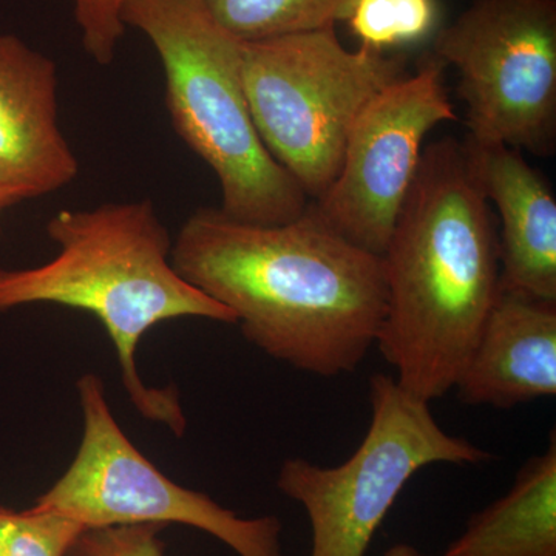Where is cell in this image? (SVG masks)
Wrapping results in <instances>:
<instances>
[{
    "label": "cell",
    "instance_id": "obj_4",
    "mask_svg": "<svg viewBox=\"0 0 556 556\" xmlns=\"http://www.w3.org/2000/svg\"><path fill=\"white\" fill-rule=\"evenodd\" d=\"M124 22L155 47L172 126L218 178L223 214L263 226L302 217L308 197L255 129L243 83V42L201 0H131Z\"/></svg>",
    "mask_w": 556,
    "mask_h": 556
},
{
    "label": "cell",
    "instance_id": "obj_2",
    "mask_svg": "<svg viewBox=\"0 0 556 556\" xmlns=\"http://www.w3.org/2000/svg\"><path fill=\"white\" fill-rule=\"evenodd\" d=\"M497 237L463 142H430L382 255L376 343L399 386L428 404L455 388L500 295Z\"/></svg>",
    "mask_w": 556,
    "mask_h": 556
},
{
    "label": "cell",
    "instance_id": "obj_3",
    "mask_svg": "<svg viewBox=\"0 0 556 556\" xmlns=\"http://www.w3.org/2000/svg\"><path fill=\"white\" fill-rule=\"evenodd\" d=\"M47 233L60 248L56 257L36 268H0V311L53 303L93 314L115 345L139 415L182 437L188 420L177 388L146 386L137 368L139 342L174 318L237 324L236 316L179 276L169 230L150 200L61 211Z\"/></svg>",
    "mask_w": 556,
    "mask_h": 556
},
{
    "label": "cell",
    "instance_id": "obj_9",
    "mask_svg": "<svg viewBox=\"0 0 556 556\" xmlns=\"http://www.w3.org/2000/svg\"><path fill=\"white\" fill-rule=\"evenodd\" d=\"M445 68L430 56L415 75L394 80L365 105L348 137L338 177L313 204L343 239L379 257L415 181L427 135L457 121Z\"/></svg>",
    "mask_w": 556,
    "mask_h": 556
},
{
    "label": "cell",
    "instance_id": "obj_17",
    "mask_svg": "<svg viewBox=\"0 0 556 556\" xmlns=\"http://www.w3.org/2000/svg\"><path fill=\"white\" fill-rule=\"evenodd\" d=\"M131 0H72L73 14L80 30L84 50L100 65L116 56L126 33L124 13Z\"/></svg>",
    "mask_w": 556,
    "mask_h": 556
},
{
    "label": "cell",
    "instance_id": "obj_12",
    "mask_svg": "<svg viewBox=\"0 0 556 556\" xmlns=\"http://www.w3.org/2000/svg\"><path fill=\"white\" fill-rule=\"evenodd\" d=\"M467 405L514 408L556 394V302L501 289L456 386Z\"/></svg>",
    "mask_w": 556,
    "mask_h": 556
},
{
    "label": "cell",
    "instance_id": "obj_6",
    "mask_svg": "<svg viewBox=\"0 0 556 556\" xmlns=\"http://www.w3.org/2000/svg\"><path fill=\"white\" fill-rule=\"evenodd\" d=\"M371 422L356 452L338 467L289 457L277 489L308 514L311 556H365L409 479L431 464L475 466L492 455L444 430L428 402L391 376L369 379Z\"/></svg>",
    "mask_w": 556,
    "mask_h": 556
},
{
    "label": "cell",
    "instance_id": "obj_10",
    "mask_svg": "<svg viewBox=\"0 0 556 556\" xmlns=\"http://www.w3.org/2000/svg\"><path fill=\"white\" fill-rule=\"evenodd\" d=\"M56 62L0 33V192L13 204L68 186L79 161L58 118Z\"/></svg>",
    "mask_w": 556,
    "mask_h": 556
},
{
    "label": "cell",
    "instance_id": "obj_20",
    "mask_svg": "<svg viewBox=\"0 0 556 556\" xmlns=\"http://www.w3.org/2000/svg\"><path fill=\"white\" fill-rule=\"evenodd\" d=\"M11 206H14V204L11 203L9 197H7L5 193L0 192V214Z\"/></svg>",
    "mask_w": 556,
    "mask_h": 556
},
{
    "label": "cell",
    "instance_id": "obj_18",
    "mask_svg": "<svg viewBox=\"0 0 556 556\" xmlns=\"http://www.w3.org/2000/svg\"><path fill=\"white\" fill-rule=\"evenodd\" d=\"M164 525H131L86 529L67 556H166L160 533Z\"/></svg>",
    "mask_w": 556,
    "mask_h": 556
},
{
    "label": "cell",
    "instance_id": "obj_13",
    "mask_svg": "<svg viewBox=\"0 0 556 556\" xmlns=\"http://www.w3.org/2000/svg\"><path fill=\"white\" fill-rule=\"evenodd\" d=\"M444 556H556V438L504 495L475 514Z\"/></svg>",
    "mask_w": 556,
    "mask_h": 556
},
{
    "label": "cell",
    "instance_id": "obj_7",
    "mask_svg": "<svg viewBox=\"0 0 556 556\" xmlns=\"http://www.w3.org/2000/svg\"><path fill=\"white\" fill-rule=\"evenodd\" d=\"M431 56L457 70L468 138L554 155L556 0H473Z\"/></svg>",
    "mask_w": 556,
    "mask_h": 556
},
{
    "label": "cell",
    "instance_id": "obj_5",
    "mask_svg": "<svg viewBox=\"0 0 556 556\" xmlns=\"http://www.w3.org/2000/svg\"><path fill=\"white\" fill-rule=\"evenodd\" d=\"M405 75L404 58L367 46L348 50L336 27L243 42V83L255 129L314 201L338 177L362 110Z\"/></svg>",
    "mask_w": 556,
    "mask_h": 556
},
{
    "label": "cell",
    "instance_id": "obj_11",
    "mask_svg": "<svg viewBox=\"0 0 556 556\" xmlns=\"http://www.w3.org/2000/svg\"><path fill=\"white\" fill-rule=\"evenodd\" d=\"M486 201L501 217V289L556 302V199L546 177L521 150L463 141Z\"/></svg>",
    "mask_w": 556,
    "mask_h": 556
},
{
    "label": "cell",
    "instance_id": "obj_8",
    "mask_svg": "<svg viewBox=\"0 0 556 556\" xmlns=\"http://www.w3.org/2000/svg\"><path fill=\"white\" fill-rule=\"evenodd\" d=\"M76 388L83 441L67 471L33 508L65 515L86 529L185 525L217 538L239 556H285L280 519L237 517L206 493L172 481L121 430L97 375H84Z\"/></svg>",
    "mask_w": 556,
    "mask_h": 556
},
{
    "label": "cell",
    "instance_id": "obj_19",
    "mask_svg": "<svg viewBox=\"0 0 556 556\" xmlns=\"http://www.w3.org/2000/svg\"><path fill=\"white\" fill-rule=\"evenodd\" d=\"M386 556H427L422 552L417 551L416 547L409 546V544H396V546L388 548Z\"/></svg>",
    "mask_w": 556,
    "mask_h": 556
},
{
    "label": "cell",
    "instance_id": "obj_14",
    "mask_svg": "<svg viewBox=\"0 0 556 556\" xmlns=\"http://www.w3.org/2000/svg\"><path fill=\"white\" fill-rule=\"evenodd\" d=\"M208 14L240 42L278 38L346 21L354 0H201Z\"/></svg>",
    "mask_w": 556,
    "mask_h": 556
},
{
    "label": "cell",
    "instance_id": "obj_15",
    "mask_svg": "<svg viewBox=\"0 0 556 556\" xmlns=\"http://www.w3.org/2000/svg\"><path fill=\"white\" fill-rule=\"evenodd\" d=\"M361 46L388 51L428 38L437 27V0H354L346 21Z\"/></svg>",
    "mask_w": 556,
    "mask_h": 556
},
{
    "label": "cell",
    "instance_id": "obj_1",
    "mask_svg": "<svg viewBox=\"0 0 556 556\" xmlns=\"http://www.w3.org/2000/svg\"><path fill=\"white\" fill-rule=\"evenodd\" d=\"M172 265L236 316L248 342L299 371L354 372L378 343L382 257L343 239L313 204L274 226L197 208L172 244Z\"/></svg>",
    "mask_w": 556,
    "mask_h": 556
},
{
    "label": "cell",
    "instance_id": "obj_16",
    "mask_svg": "<svg viewBox=\"0 0 556 556\" xmlns=\"http://www.w3.org/2000/svg\"><path fill=\"white\" fill-rule=\"evenodd\" d=\"M86 527L56 511L0 506V556H67Z\"/></svg>",
    "mask_w": 556,
    "mask_h": 556
}]
</instances>
